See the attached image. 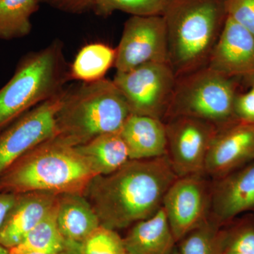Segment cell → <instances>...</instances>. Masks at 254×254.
<instances>
[{
    "instance_id": "12",
    "label": "cell",
    "mask_w": 254,
    "mask_h": 254,
    "mask_svg": "<svg viewBox=\"0 0 254 254\" xmlns=\"http://www.w3.org/2000/svg\"><path fill=\"white\" fill-rule=\"evenodd\" d=\"M247 213H254V160L212 179L208 220L220 227Z\"/></svg>"
},
{
    "instance_id": "16",
    "label": "cell",
    "mask_w": 254,
    "mask_h": 254,
    "mask_svg": "<svg viewBox=\"0 0 254 254\" xmlns=\"http://www.w3.org/2000/svg\"><path fill=\"white\" fill-rule=\"evenodd\" d=\"M130 160H145L167 155L166 128L162 120L131 114L120 129Z\"/></svg>"
},
{
    "instance_id": "4",
    "label": "cell",
    "mask_w": 254,
    "mask_h": 254,
    "mask_svg": "<svg viewBox=\"0 0 254 254\" xmlns=\"http://www.w3.org/2000/svg\"><path fill=\"white\" fill-rule=\"evenodd\" d=\"M131 115L126 99L113 81L103 78L66 88L57 113L56 135L72 146L120 131Z\"/></svg>"
},
{
    "instance_id": "6",
    "label": "cell",
    "mask_w": 254,
    "mask_h": 254,
    "mask_svg": "<svg viewBox=\"0 0 254 254\" xmlns=\"http://www.w3.org/2000/svg\"><path fill=\"white\" fill-rule=\"evenodd\" d=\"M235 83L208 66L177 78L164 121L174 116L193 117L220 127L237 120L234 110Z\"/></svg>"
},
{
    "instance_id": "3",
    "label": "cell",
    "mask_w": 254,
    "mask_h": 254,
    "mask_svg": "<svg viewBox=\"0 0 254 254\" xmlns=\"http://www.w3.org/2000/svg\"><path fill=\"white\" fill-rule=\"evenodd\" d=\"M163 16L177 78L208 66L227 19L225 0H171Z\"/></svg>"
},
{
    "instance_id": "21",
    "label": "cell",
    "mask_w": 254,
    "mask_h": 254,
    "mask_svg": "<svg viewBox=\"0 0 254 254\" xmlns=\"http://www.w3.org/2000/svg\"><path fill=\"white\" fill-rule=\"evenodd\" d=\"M40 3L39 0H0V40L28 36L32 29L31 16Z\"/></svg>"
},
{
    "instance_id": "31",
    "label": "cell",
    "mask_w": 254,
    "mask_h": 254,
    "mask_svg": "<svg viewBox=\"0 0 254 254\" xmlns=\"http://www.w3.org/2000/svg\"><path fill=\"white\" fill-rule=\"evenodd\" d=\"M58 254H83L81 252V243L66 240L64 248Z\"/></svg>"
},
{
    "instance_id": "20",
    "label": "cell",
    "mask_w": 254,
    "mask_h": 254,
    "mask_svg": "<svg viewBox=\"0 0 254 254\" xmlns=\"http://www.w3.org/2000/svg\"><path fill=\"white\" fill-rule=\"evenodd\" d=\"M116 54V49L104 43H90L83 46L69 67L70 79L91 83L105 78L115 65Z\"/></svg>"
},
{
    "instance_id": "25",
    "label": "cell",
    "mask_w": 254,
    "mask_h": 254,
    "mask_svg": "<svg viewBox=\"0 0 254 254\" xmlns=\"http://www.w3.org/2000/svg\"><path fill=\"white\" fill-rule=\"evenodd\" d=\"M218 229L207 220L177 242L180 254H222L218 241Z\"/></svg>"
},
{
    "instance_id": "30",
    "label": "cell",
    "mask_w": 254,
    "mask_h": 254,
    "mask_svg": "<svg viewBox=\"0 0 254 254\" xmlns=\"http://www.w3.org/2000/svg\"><path fill=\"white\" fill-rule=\"evenodd\" d=\"M18 194L0 192V230L17 198Z\"/></svg>"
},
{
    "instance_id": "14",
    "label": "cell",
    "mask_w": 254,
    "mask_h": 254,
    "mask_svg": "<svg viewBox=\"0 0 254 254\" xmlns=\"http://www.w3.org/2000/svg\"><path fill=\"white\" fill-rule=\"evenodd\" d=\"M207 66L230 78L254 77V35L227 16Z\"/></svg>"
},
{
    "instance_id": "26",
    "label": "cell",
    "mask_w": 254,
    "mask_h": 254,
    "mask_svg": "<svg viewBox=\"0 0 254 254\" xmlns=\"http://www.w3.org/2000/svg\"><path fill=\"white\" fill-rule=\"evenodd\" d=\"M83 254H123V239L117 231L100 226L81 243Z\"/></svg>"
},
{
    "instance_id": "23",
    "label": "cell",
    "mask_w": 254,
    "mask_h": 254,
    "mask_svg": "<svg viewBox=\"0 0 254 254\" xmlns=\"http://www.w3.org/2000/svg\"><path fill=\"white\" fill-rule=\"evenodd\" d=\"M218 241L222 253L254 254V213L240 215L219 227Z\"/></svg>"
},
{
    "instance_id": "8",
    "label": "cell",
    "mask_w": 254,
    "mask_h": 254,
    "mask_svg": "<svg viewBox=\"0 0 254 254\" xmlns=\"http://www.w3.org/2000/svg\"><path fill=\"white\" fill-rule=\"evenodd\" d=\"M211 188L204 173L178 177L169 187L163 208L177 243L208 220Z\"/></svg>"
},
{
    "instance_id": "32",
    "label": "cell",
    "mask_w": 254,
    "mask_h": 254,
    "mask_svg": "<svg viewBox=\"0 0 254 254\" xmlns=\"http://www.w3.org/2000/svg\"><path fill=\"white\" fill-rule=\"evenodd\" d=\"M48 254L41 253V252H34V251L26 250V249L22 248L19 246L13 247L9 249V254Z\"/></svg>"
},
{
    "instance_id": "18",
    "label": "cell",
    "mask_w": 254,
    "mask_h": 254,
    "mask_svg": "<svg viewBox=\"0 0 254 254\" xmlns=\"http://www.w3.org/2000/svg\"><path fill=\"white\" fill-rule=\"evenodd\" d=\"M57 222L66 240L82 243L100 226L99 219L82 193L58 195Z\"/></svg>"
},
{
    "instance_id": "22",
    "label": "cell",
    "mask_w": 254,
    "mask_h": 254,
    "mask_svg": "<svg viewBox=\"0 0 254 254\" xmlns=\"http://www.w3.org/2000/svg\"><path fill=\"white\" fill-rule=\"evenodd\" d=\"M57 208L58 201L18 246L43 254H60L64 248L66 240L64 238L58 227Z\"/></svg>"
},
{
    "instance_id": "19",
    "label": "cell",
    "mask_w": 254,
    "mask_h": 254,
    "mask_svg": "<svg viewBox=\"0 0 254 254\" xmlns=\"http://www.w3.org/2000/svg\"><path fill=\"white\" fill-rule=\"evenodd\" d=\"M75 148L97 175L113 173L130 160L120 131L100 135Z\"/></svg>"
},
{
    "instance_id": "36",
    "label": "cell",
    "mask_w": 254,
    "mask_h": 254,
    "mask_svg": "<svg viewBox=\"0 0 254 254\" xmlns=\"http://www.w3.org/2000/svg\"><path fill=\"white\" fill-rule=\"evenodd\" d=\"M123 254H128V252H127L126 251V252H125V253H124Z\"/></svg>"
},
{
    "instance_id": "15",
    "label": "cell",
    "mask_w": 254,
    "mask_h": 254,
    "mask_svg": "<svg viewBox=\"0 0 254 254\" xmlns=\"http://www.w3.org/2000/svg\"><path fill=\"white\" fill-rule=\"evenodd\" d=\"M58 195L47 192H28L18 194L14 205L0 230V245L13 248L56 205Z\"/></svg>"
},
{
    "instance_id": "1",
    "label": "cell",
    "mask_w": 254,
    "mask_h": 254,
    "mask_svg": "<svg viewBox=\"0 0 254 254\" xmlns=\"http://www.w3.org/2000/svg\"><path fill=\"white\" fill-rule=\"evenodd\" d=\"M177 177L167 155L129 160L113 173L93 177L83 195L100 225L118 231L156 213Z\"/></svg>"
},
{
    "instance_id": "5",
    "label": "cell",
    "mask_w": 254,
    "mask_h": 254,
    "mask_svg": "<svg viewBox=\"0 0 254 254\" xmlns=\"http://www.w3.org/2000/svg\"><path fill=\"white\" fill-rule=\"evenodd\" d=\"M69 79V67L59 40L24 55L12 77L0 88V131L32 108L60 94Z\"/></svg>"
},
{
    "instance_id": "35",
    "label": "cell",
    "mask_w": 254,
    "mask_h": 254,
    "mask_svg": "<svg viewBox=\"0 0 254 254\" xmlns=\"http://www.w3.org/2000/svg\"><path fill=\"white\" fill-rule=\"evenodd\" d=\"M222 254H239L236 253H233V252H224Z\"/></svg>"
},
{
    "instance_id": "7",
    "label": "cell",
    "mask_w": 254,
    "mask_h": 254,
    "mask_svg": "<svg viewBox=\"0 0 254 254\" xmlns=\"http://www.w3.org/2000/svg\"><path fill=\"white\" fill-rule=\"evenodd\" d=\"M122 92L131 114L163 122L173 97L177 77L168 63H151L126 71L113 80Z\"/></svg>"
},
{
    "instance_id": "11",
    "label": "cell",
    "mask_w": 254,
    "mask_h": 254,
    "mask_svg": "<svg viewBox=\"0 0 254 254\" xmlns=\"http://www.w3.org/2000/svg\"><path fill=\"white\" fill-rule=\"evenodd\" d=\"M118 72L151 63H168V36L163 16H131L116 49Z\"/></svg>"
},
{
    "instance_id": "24",
    "label": "cell",
    "mask_w": 254,
    "mask_h": 254,
    "mask_svg": "<svg viewBox=\"0 0 254 254\" xmlns=\"http://www.w3.org/2000/svg\"><path fill=\"white\" fill-rule=\"evenodd\" d=\"M171 0H94L92 9L107 17L120 11L131 16H163Z\"/></svg>"
},
{
    "instance_id": "10",
    "label": "cell",
    "mask_w": 254,
    "mask_h": 254,
    "mask_svg": "<svg viewBox=\"0 0 254 254\" xmlns=\"http://www.w3.org/2000/svg\"><path fill=\"white\" fill-rule=\"evenodd\" d=\"M65 89L0 131V177L32 148L56 135L55 118Z\"/></svg>"
},
{
    "instance_id": "13",
    "label": "cell",
    "mask_w": 254,
    "mask_h": 254,
    "mask_svg": "<svg viewBox=\"0 0 254 254\" xmlns=\"http://www.w3.org/2000/svg\"><path fill=\"white\" fill-rule=\"evenodd\" d=\"M254 160V123L236 120L220 127L207 154L205 173L217 179Z\"/></svg>"
},
{
    "instance_id": "2",
    "label": "cell",
    "mask_w": 254,
    "mask_h": 254,
    "mask_svg": "<svg viewBox=\"0 0 254 254\" xmlns=\"http://www.w3.org/2000/svg\"><path fill=\"white\" fill-rule=\"evenodd\" d=\"M97 176L74 146L55 136L18 159L0 177V192L82 193Z\"/></svg>"
},
{
    "instance_id": "34",
    "label": "cell",
    "mask_w": 254,
    "mask_h": 254,
    "mask_svg": "<svg viewBox=\"0 0 254 254\" xmlns=\"http://www.w3.org/2000/svg\"><path fill=\"white\" fill-rule=\"evenodd\" d=\"M170 254H180V252H179L178 248H177V246L174 248L173 252L170 253Z\"/></svg>"
},
{
    "instance_id": "28",
    "label": "cell",
    "mask_w": 254,
    "mask_h": 254,
    "mask_svg": "<svg viewBox=\"0 0 254 254\" xmlns=\"http://www.w3.org/2000/svg\"><path fill=\"white\" fill-rule=\"evenodd\" d=\"M234 110L237 120L254 123V83L250 91L243 94L236 95Z\"/></svg>"
},
{
    "instance_id": "17",
    "label": "cell",
    "mask_w": 254,
    "mask_h": 254,
    "mask_svg": "<svg viewBox=\"0 0 254 254\" xmlns=\"http://www.w3.org/2000/svg\"><path fill=\"white\" fill-rule=\"evenodd\" d=\"M128 229L123 239L125 250L129 254H170L176 247L163 206L150 218Z\"/></svg>"
},
{
    "instance_id": "29",
    "label": "cell",
    "mask_w": 254,
    "mask_h": 254,
    "mask_svg": "<svg viewBox=\"0 0 254 254\" xmlns=\"http://www.w3.org/2000/svg\"><path fill=\"white\" fill-rule=\"evenodd\" d=\"M50 6L66 12L79 14L91 10L94 0H39Z\"/></svg>"
},
{
    "instance_id": "9",
    "label": "cell",
    "mask_w": 254,
    "mask_h": 254,
    "mask_svg": "<svg viewBox=\"0 0 254 254\" xmlns=\"http://www.w3.org/2000/svg\"><path fill=\"white\" fill-rule=\"evenodd\" d=\"M166 128L167 156L177 177L205 173L207 154L218 127L193 117H171Z\"/></svg>"
},
{
    "instance_id": "27",
    "label": "cell",
    "mask_w": 254,
    "mask_h": 254,
    "mask_svg": "<svg viewBox=\"0 0 254 254\" xmlns=\"http://www.w3.org/2000/svg\"><path fill=\"white\" fill-rule=\"evenodd\" d=\"M227 16L254 35V0H225Z\"/></svg>"
},
{
    "instance_id": "33",
    "label": "cell",
    "mask_w": 254,
    "mask_h": 254,
    "mask_svg": "<svg viewBox=\"0 0 254 254\" xmlns=\"http://www.w3.org/2000/svg\"><path fill=\"white\" fill-rule=\"evenodd\" d=\"M9 254V250L5 248L2 245H0V254Z\"/></svg>"
}]
</instances>
